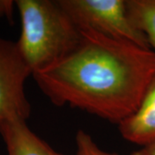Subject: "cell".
I'll use <instances>...</instances> for the list:
<instances>
[{
    "mask_svg": "<svg viewBox=\"0 0 155 155\" xmlns=\"http://www.w3.org/2000/svg\"><path fill=\"white\" fill-rule=\"evenodd\" d=\"M32 76L54 105L119 124L137 110L155 76V52L82 29L72 53Z\"/></svg>",
    "mask_w": 155,
    "mask_h": 155,
    "instance_id": "6da1fadb",
    "label": "cell"
},
{
    "mask_svg": "<svg viewBox=\"0 0 155 155\" xmlns=\"http://www.w3.org/2000/svg\"><path fill=\"white\" fill-rule=\"evenodd\" d=\"M21 18L17 48L32 74L72 53L82 39V29L59 0H17Z\"/></svg>",
    "mask_w": 155,
    "mask_h": 155,
    "instance_id": "7a4b0ae2",
    "label": "cell"
},
{
    "mask_svg": "<svg viewBox=\"0 0 155 155\" xmlns=\"http://www.w3.org/2000/svg\"><path fill=\"white\" fill-rule=\"evenodd\" d=\"M81 29L151 49L144 34L128 16L126 0H59Z\"/></svg>",
    "mask_w": 155,
    "mask_h": 155,
    "instance_id": "3957f363",
    "label": "cell"
},
{
    "mask_svg": "<svg viewBox=\"0 0 155 155\" xmlns=\"http://www.w3.org/2000/svg\"><path fill=\"white\" fill-rule=\"evenodd\" d=\"M30 75L17 42L0 37V123L14 117H29L31 106L24 84Z\"/></svg>",
    "mask_w": 155,
    "mask_h": 155,
    "instance_id": "277c9868",
    "label": "cell"
},
{
    "mask_svg": "<svg viewBox=\"0 0 155 155\" xmlns=\"http://www.w3.org/2000/svg\"><path fill=\"white\" fill-rule=\"evenodd\" d=\"M119 131L127 141L144 147L155 142V76L135 112L119 124Z\"/></svg>",
    "mask_w": 155,
    "mask_h": 155,
    "instance_id": "5b68a950",
    "label": "cell"
},
{
    "mask_svg": "<svg viewBox=\"0 0 155 155\" xmlns=\"http://www.w3.org/2000/svg\"><path fill=\"white\" fill-rule=\"evenodd\" d=\"M26 121L14 117L0 123V134L5 144L7 155H65L37 136Z\"/></svg>",
    "mask_w": 155,
    "mask_h": 155,
    "instance_id": "8992f818",
    "label": "cell"
},
{
    "mask_svg": "<svg viewBox=\"0 0 155 155\" xmlns=\"http://www.w3.org/2000/svg\"><path fill=\"white\" fill-rule=\"evenodd\" d=\"M126 3L131 21L155 49V0H126Z\"/></svg>",
    "mask_w": 155,
    "mask_h": 155,
    "instance_id": "52a82bcc",
    "label": "cell"
},
{
    "mask_svg": "<svg viewBox=\"0 0 155 155\" xmlns=\"http://www.w3.org/2000/svg\"><path fill=\"white\" fill-rule=\"evenodd\" d=\"M77 155H117L103 150L95 142L92 137L83 130L76 134Z\"/></svg>",
    "mask_w": 155,
    "mask_h": 155,
    "instance_id": "ba28073f",
    "label": "cell"
},
{
    "mask_svg": "<svg viewBox=\"0 0 155 155\" xmlns=\"http://www.w3.org/2000/svg\"><path fill=\"white\" fill-rule=\"evenodd\" d=\"M15 5V1L0 0V18L7 17L8 19H11Z\"/></svg>",
    "mask_w": 155,
    "mask_h": 155,
    "instance_id": "9c48e42d",
    "label": "cell"
},
{
    "mask_svg": "<svg viewBox=\"0 0 155 155\" xmlns=\"http://www.w3.org/2000/svg\"><path fill=\"white\" fill-rule=\"evenodd\" d=\"M145 148L147 149L149 155H155V142L153 143V144L149 145V146H147V147H146Z\"/></svg>",
    "mask_w": 155,
    "mask_h": 155,
    "instance_id": "30bf717a",
    "label": "cell"
},
{
    "mask_svg": "<svg viewBox=\"0 0 155 155\" xmlns=\"http://www.w3.org/2000/svg\"><path fill=\"white\" fill-rule=\"evenodd\" d=\"M129 155H149L148 154V153H147V151L146 148H142V149L139 150V151H136V152H134L133 153H131V154Z\"/></svg>",
    "mask_w": 155,
    "mask_h": 155,
    "instance_id": "8fae6325",
    "label": "cell"
}]
</instances>
